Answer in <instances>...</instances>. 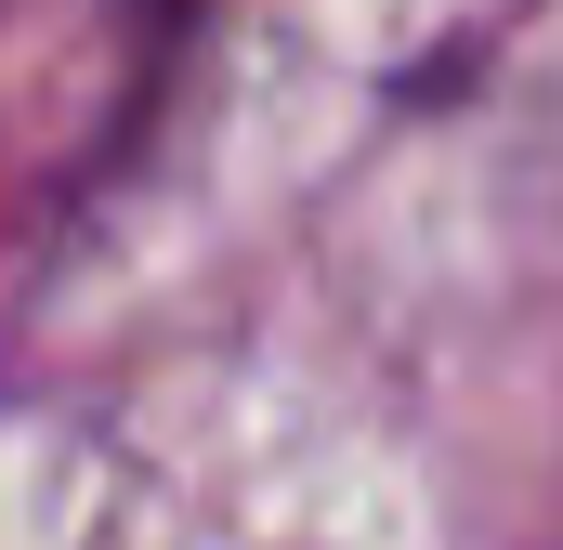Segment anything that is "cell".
<instances>
[{"label":"cell","mask_w":563,"mask_h":550,"mask_svg":"<svg viewBox=\"0 0 563 550\" xmlns=\"http://www.w3.org/2000/svg\"><path fill=\"white\" fill-rule=\"evenodd\" d=\"M132 13H184V0H132Z\"/></svg>","instance_id":"6da1fadb"}]
</instances>
